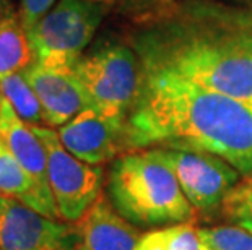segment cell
<instances>
[{
	"instance_id": "obj_13",
	"label": "cell",
	"mask_w": 252,
	"mask_h": 250,
	"mask_svg": "<svg viewBox=\"0 0 252 250\" xmlns=\"http://www.w3.org/2000/svg\"><path fill=\"white\" fill-rule=\"evenodd\" d=\"M0 196L18 200L31 210L59 220L54 198L37 187L33 177L23 169L18 159L0 143Z\"/></svg>"
},
{
	"instance_id": "obj_1",
	"label": "cell",
	"mask_w": 252,
	"mask_h": 250,
	"mask_svg": "<svg viewBox=\"0 0 252 250\" xmlns=\"http://www.w3.org/2000/svg\"><path fill=\"white\" fill-rule=\"evenodd\" d=\"M138 26L133 51L142 73L173 72L212 91L252 101V5L182 0Z\"/></svg>"
},
{
	"instance_id": "obj_10",
	"label": "cell",
	"mask_w": 252,
	"mask_h": 250,
	"mask_svg": "<svg viewBox=\"0 0 252 250\" xmlns=\"http://www.w3.org/2000/svg\"><path fill=\"white\" fill-rule=\"evenodd\" d=\"M21 73L39 99L49 127H62L80 111L90 108L75 68L67 70L33 62Z\"/></svg>"
},
{
	"instance_id": "obj_8",
	"label": "cell",
	"mask_w": 252,
	"mask_h": 250,
	"mask_svg": "<svg viewBox=\"0 0 252 250\" xmlns=\"http://www.w3.org/2000/svg\"><path fill=\"white\" fill-rule=\"evenodd\" d=\"M0 250H78L75 227L0 196Z\"/></svg>"
},
{
	"instance_id": "obj_20",
	"label": "cell",
	"mask_w": 252,
	"mask_h": 250,
	"mask_svg": "<svg viewBox=\"0 0 252 250\" xmlns=\"http://www.w3.org/2000/svg\"><path fill=\"white\" fill-rule=\"evenodd\" d=\"M54 2L56 0H21L20 18L26 33H30L37 21L49 12V8L54 5Z\"/></svg>"
},
{
	"instance_id": "obj_9",
	"label": "cell",
	"mask_w": 252,
	"mask_h": 250,
	"mask_svg": "<svg viewBox=\"0 0 252 250\" xmlns=\"http://www.w3.org/2000/svg\"><path fill=\"white\" fill-rule=\"evenodd\" d=\"M126 122L127 119L122 117L85 108L65 122L57 135L73 156L93 166H103L127 146Z\"/></svg>"
},
{
	"instance_id": "obj_5",
	"label": "cell",
	"mask_w": 252,
	"mask_h": 250,
	"mask_svg": "<svg viewBox=\"0 0 252 250\" xmlns=\"http://www.w3.org/2000/svg\"><path fill=\"white\" fill-rule=\"evenodd\" d=\"M75 75L90 101V108L127 119L142 88V65L133 49L109 44L82 57Z\"/></svg>"
},
{
	"instance_id": "obj_4",
	"label": "cell",
	"mask_w": 252,
	"mask_h": 250,
	"mask_svg": "<svg viewBox=\"0 0 252 250\" xmlns=\"http://www.w3.org/2000/svg\"><path fill=\"white\" fill-rule=\"evenodd\" d=\"M106 12L108 0H59L28 33L34 62L75 68Z\"/></svg>"
},
{
	"instance_id": "obj_21",
	"label": "cell",
	"mask_w": 252,
	"mask_h": 250,
	"mask_svg": "<svg viewBox=\"0 0 252 250\" xmlns=\"http://www.w3.org/2000/svg\"><path fill=\"white\" fill-rule=\"evenodd\" d=\"M241 3H246V5H252V0H238Z\"/></svg>"
},
{
	"instance_id": "obj_7",
	"label": "cell",
	"mask_w": 252,
	"mask_h": 250,
	"mask_svg": "<svg viewBox=\"0 0 252 250\" xmlns=\"http://www.w3.org/2000/svg\"><path fill=\"white\" fill-rule=\"evenodd\" d=\"M155 151L174 172L182 194L195 210L220 206L243 177L228 161L212 153L178 148H155Z\"/></svg>"
},
{
	"instance_id": "obj_19",
	"label": "cell",
	"mask_w": 252,
	"mask_h": 250,
	"mask_svg": "<svg viewBox=\"0 0 252 250\" xmlns=\"http://www.w3.org/2000/svg\"><path fill=\"white\" fill-rule=\"evenodd\" d=\"M116 2L119 3L122 12L132 17L137 25H142L161 17L176 3V0H116Z\"/></svg>"
},
{
	"instance_id": "obj_17",
	"label": "cell",
	"mask_w": 252,
	"mask_h": 250,
	"mask_svg": "<svg viewBox=\"0 0 252 250\" xmlns=\"http://www.w3.org/2000/svg\"><path fill=\"white\" fill-rule=\"evenodd\" d=\"M198 231L208 250H252V232L241 226H213Z\"/></svg>"
},
{
	"instance_id": "obj_22",
	"label": "cell",
	"mask_w": 252,
	"mask_h": 250,
	"mask_svg": "<svg viewBox=\"0 0 252 250\" xmlns=\"http://www.w3.org/2000/svg\"><path fill=\"white\" fill-rule=\"evenodd\" d=\"M2 99H3V96H2V93H0V108H2Z\"/></svg>"
},
{
	"instance_id": "obj_14",
	"label": "cell",
	"mask_w": 252,
	"mask_h": 250,
	"mask_svg": "<svg viewBox=\"0 0 252 250\" xmlns=\"http://www.w3.org/2000/svg\"><path fill=\"white\" fill-rule=\"evenodd\" d=\"M34 62L28 33L8 0H0V80Z\"/></svg>"
},
{
	"instance_id": "obj_11",
	"label": "cell",
	"mask_w": 252,
	"mask_h": 250,
	"mask_svg": "<svg viewBox=\"0 0 252 250\" xmlns=\"http://www.w3.org/2000/svg\"><path fill=\"white\" fill-rule=\"evenodd\" d=\"M78 250H138L140 234L101 196L73 224Z\"/></svg>"
},
{
	"instance_id": "obj_2",
	"label": "cell",
	"mask_w": 252,
	"mask_h": 250,
	"mask_svg": "<svg viewBox=\"0 0 252 250\" xmlns=\"http://www.w3.org/2000/svg\"><path fill=\"white\" fill-rule=\"evenodd\" d=\"M126 143L212 153L252 180V101L212 91L173 72L142 73Z\"/></svg>"
},
{
	"instance_id": "obj_18",
	"label": "cell",
	"mask_w": 252,
	"mask_h": 250,
	"mask_svg": "<svg viewBox=\"0 0 252 250\" xmlns=\"http://www.w3.org/2000/svg\"><path fill=\"white\" fill-rule=\"evenodd\" d=\"M223 208L224 215L236 224L252 232V180L244 185L239 184L223 201Z\"/></svg>"
},
{
	"instance_id": "obj_6",
	"label": "cell",
	"mask_w": 252,
	"mask_h": 250,
	"mask_svg": "<svg viewBox=\"0 0 252 250\" xmlns=\"http://www.w3.org/2000/svg\"><path fill=\"white\" fill-rule=\"evenodd\" d=\"M30 127L46 148L47 177L59 220L75 224L103 196V167L73 156L51 127Z\"/></svg>"
},
{
	"instance_id": "obj_3",
	"label": "cell",
	"mask_w": 252,
	"mask_h": 250,
	"mask_svg": "<svg viewBox=\"0 0 252 250\" xmlns=\"http://www.w3.org/2000/svg\"><path fill=\"white\" fill-rule=\"evenodd\" d=\"M108 192L117 213L137 226H174L195 221V208L155 148L121 154L111 166Z\"/></svg>"
},
{
	"instance_id": "obj_12",
	"label": "cell",
	"mask_w": 252,
	"mask_h": 250,
	"mask_svg": "<svg viewBox=\"0 0 252 250\" xmlns=\"http://www.w3.org/2000/svg\"><path fill=\"white\" fill-rule=\"evenodd\" d=\"M0 143L18 159V163L47 196L54 198L47 177V154L33 129L15 112L12 104L2 99L0 108Z\"/></svg>"
},
{
	"instance_id": "obj_15",
	"label": "cell",
	"mask_w": 252,
	"mask_h": 250,
	"mask_svg": "<svg viewBox=\"0 0 252 250\" xmlns=\"http://www.w3.org/2000/svg\"><path fill=\"white\" fill-rule=\"evenodd\" d=\"M0 93L12 104L15 112L28 125H44L46 117L42 106L23 73L17 72L0 80Z\"/></svg>"
},
{
	"instance_id": "obj_16",
	"label": "cell",
	"mask_w": 252,
	"mask_h": 250,
	"mask_svg": "<svg viewBox=\"0 0 252 250\" xmlns=\"http://www.w3.org/2000/svg\"><path fill=\"white\" fill-rule=\"evenodd\" d=\"M138 250H208L200 231L192 224H174L147 232Z\"/></svg>"
}]
</instances>
